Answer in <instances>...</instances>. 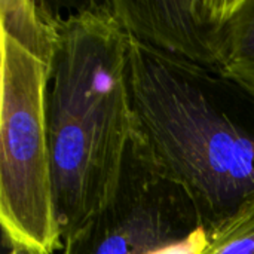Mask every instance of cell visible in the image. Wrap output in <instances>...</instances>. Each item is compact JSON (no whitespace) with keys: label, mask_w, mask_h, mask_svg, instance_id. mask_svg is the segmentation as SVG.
<instances>
[{"label":"cell","mask_w":254,"mask_h":254,"mask_svg":"<svg viewBox=\"0 0 254 254\" xmlns=\"http://www.w3.org/2000/svg\"><path fill=\"white\" fill-rule=\"evenodd\" d=\"M129 91L135 135L205 231L253 196V88L129 37Z\"/></svg>","instance_id":"obj_1"},{"label":"cell","mask_w":254,"mask_h":254,"mask_svg":"<svg viewBox=\"0 0 254 254\" xmlns=\"http://www.w3.org/2000/svg\"><path fill=\"white\" fill-rule=\"evenodd\" d=\"M48 125L64 240L113 195L134 131L129 37L106 1L58 15Z\"/></svg>","instance_id":"obj_2"},{"label":"cell","mask_w":254,"mask_h":254,"mask_svg":"<svg viewBox=\"0 0 254 254\" xmlns=\"http://www.w3.org/2000/svg\"><path fill=\"white\" fill-rule=\"evenodd\" d=\"M58 15L43 1L0 0V225L9 247L60 246L48 125Z\"/></svg>","instance_id":"obj_3"},{"label":"cell","mask_w":254,"mask_h":254,"mask_svg":"<svg viewBox=\"0 0 254 254\" xmlns=\"http://www.w3.org/2000/svg\"><path fill=\"white\" fill-rule=\"evenodd\" d=\"M204 229L199 214L132 131L110 199L63 240V254H153Z\"/></svg>","instance_id":"obj_4"},{"label":"cell","mask_w":254,"mask_h":254,"mask_svg":"<svg viewBox=\"0 0 254 254\" xmlns=\"http://www.w3.org/2000/svg\"><path fill=\"white\" fill-rule=\"evenodd\" d=\"M135 42L190 64L223 71L234 18L243 0L106 1Z\"/></svg>","instance_id":"obj_5"},{"label":"cell","mask_w":254,"mask_h":254,"mask_svg":"<svg viewBox=\"0 0 254 254\" xmlns=\"http://www.w3.org/2000/svg\"><path fill=\"white\" fill-rule=\"evenodd\" d=\"M205 232L199 254H254V195Z\"/></svg>","instance_id":"obj_6"},{"label":"cell","mask_w":254,"mask_h":254,"mask_svg":"<svg viewBox=\"0 0 254 254\" xmlns=\"http://www.w3.org/2000/svg\"><path fill=\"white\" fill-rule=\"evenodd\" d=\"M222 73L254 89V0H243L234 18Z\"/></svg>","instance_id":"obj_7"},{"label":"cell","mask_w":254,"mask_h":254,"mask_svg":"<svg viewBox=\"0 0 254 254\" xmlns=\"http://www.w3.org/2000/svg\"><path fill=\"white\" fill-rule=\"evenodd\" d=\"M205 235H207L205 229H201L190 240L176 244V246H171V247H167V249L159 250L153 254H199L205 244Z\"/></svg>","instance_id":"obj_8"},{"label":"cell","mask_w":254,"mask_h":254,"mask_svg":"<svg viewBox=\"0 0 254 254\" xmlns=\"http://www.w3.org/2000/svg\"><path fill=\"white\" fill-rule=\"evenodd\" d=\"M6 254H39L33 250L24 249V247H9V252Z\"/></svg>","instance_id":"obj_9"}]
</instances>
